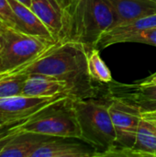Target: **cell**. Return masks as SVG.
<instances>
[{
    "label": "cell",
    "mask_w": 156,
    "mask_h": 157,
    "mask_svg": "<svg viewBox=\"0 0 156 157\" xmlns=\"http://www.w3.org/2000/svg\"><path fill=\"white\" fill-rule=\"evenodd\" d=\"M127 156L156 157V112H143L136 141Z\"/></svg>",
    "instance_id": "cell-11"
},
{
    "label": "cell",
    "mask_w": 156,
    "mask_h": 157,
    "mask_svg": "<svg viewBox=\"0 0 156 157\" xmlns=\"http://www.w3.org/2000/svg\"><path fill=\"white\" fill-rule=\"evenodd\" d=\"M51 136L23 132L16 136L0 152V157H31L32 154Z\"/></svg>",
    "instance_id": "cell-16"
},
{
    "label": "cell",
    "mask_w": 156,
    "mask_h": 157,
    "mask_svg": "<svg viewBox=\"0 0 156 157\" xmlns=\"http://www.w3.org/2000/svg\"><path fill=\"white\" fill-rule=\"evenodd\" d=\"M65 97L68 96L41 98L20 95L0 98V124L34 118L41 110Z\"/></svg>",
    "instance_id": "cell-7"
},
{
    "label": "cell",
    "mask_w": 156,
    "mask_h": 157,
    "mask_svg": "<svg viewBox=\"0 0 156 157\" xmlns=\"http://www.w3.org/2000/svg\"><path fill=\"white\" fill-rule=\"evenodd\" d=\"M152 1H153V2H154V3L156 4V0H152Z\"/></svg>",
    "instance_id": "cell-24"
},
{
    "label": "cell",
    "mask_w": 156,
    "mask_h": 157,
    "mask_svg": "<svg viewBox=\"0 0 156 157\" xmlns=\"http://www.w3.org/2000/svg\"><path fill=\"white\" fill-rule=\"evenodd\" d=\"M123 42H138L156 47V27L135 32L128 36Z\"/></svg>",
    "instance_id": "cell-19"
},
{
    "label": "cell",
    "mask_w": 156,
    "mask_h": 157,
    "mask_svg": "<svg viewBox=\"0 0 156 157\" xmlns=\"http://www.w3.org/2000/svg\"><path fill=\"white\" fill-rule=\"evenodd\" d=\"M17 1H19L20 3L24 4L25 6H27L29 7H30V6H31V0H17Z\"/></svg>",
    "instance_id": "cell-22"
},
{
    "label": "cell",
    "mask_w": 156,
    "mask_h": 157,
    "mask_svg": "<svg viewBox=\"0 0 156 157\" xmlns=\"http://www.w3.org/2000/svg\"><path fill=\"white\" fill-rule=\"evenodd\" d=\"M22 96L50 98L60 95L68 96V87L64 81L45 75H29L25 82Z\"/></svg>",
    "instance_id": "cell-14"
},
{
    "label": "cell",
    "mask_w": 156,
    "mask_h": 157,
    "mask_svg": "<svg viewBox=\"0 0 156 157\" xmlns=\"http://www.w3.org/2000/svg\"><path fill=\"white\" fill-rule=\"evenodd\" d=\"M96 156H98V152L82 139L52 137L41 144L31 157Z\"/></svg>",
    "instance_id": "cell-9"
},
{
    "label": "cell",
    "mask_w": 156,
    "mask_h": 157,
    "mask_svg": "<svg viewBox=\"0 0 156 157\" xmlns=\"http://www.w3.org/2000/svg\"><path fill=\"white\" fill-rule=\"evenodd\" d=\"M154 27H156V14L117 24L101 35L96 48L100 51L110 45L121 43L128 36Z\"/></svg>",
    "instance_id": "cell-10"
},
{
    "label": "cell",
    "mask_w": 156,
    "mask_h": 157,
    "mask_svg": "<svg viewBox=\"0 0 156 157\" xmlns=\"http://www.w3.org/2000/svg\"><path fill=\"white\" fill-rule=\"evenodd\" d=\"M63 27L59 40L96 48L101 35L117 24V17L106 0H69L63 5Z\"/></svg>",
    "instance_id": "cell-2"
},
{
    "label": "cell",
    "mask_w": 156,
    "mask_h": 157,
    "mask_svg": "<svg viewBox=\"0 0 156 157\" xmlns=\"http://www.w3.org/2000/svg\"><path fill=\"white\" fill-rule=\"evenodd\" d=\"M108 112L116 132L115 147L108 156H127L137 136L142 111L120 99L110 98Z\"/></svg>",
    "instance_id": "cell-6"
},
{
    "label": "cell",
    "mask_w": 156,
    "mask_h": 157,
    "mask_svg": "<svg viewBox=\"0 0 156 157\" xmlns=\"http://www.w3.org/2000/svg\"><path fill=\"white\" fill-rule=\"evenodd\" d=\"M21 132L51 137L81 139V131L73 105V99L65 97L44 109L25 124Z\"/></svg>",
    "instance_id": "cell-5"
},
{
    "label": "cell",
    "mask_w": 156,
    "mask_h": 157,
    "mask_svg": "<svg viewBox=\"0 0 156 157\" xmlns=\"http://www.w3.org/2000/svg\"><path fill=\"white\" fill-rule=\"evenodd\" d=\"M29 75H0V98L20 96Z\"/></svg>",
    "instance_id": "cell-18"
},
{
    "label": "cell",
    "mask_w": 156,
    "mask_h": 157,
    "mask_svg": "<svg viewBox=\"0 0 156 157\" xmlns=\"http://www.w3.org/2000/svg\"><path fill=\"white\" fill-rule=\"evenodd\" d=\"M58 40L32 36L2 24L0 35V73L30 62Z\"/></svg>",
    "instance_id": "cell-4"
},
{
    "label": "cell",
    "mask_w": 156,
    "mask_h": 157,
    "mask_svg": "<svg viewBox=\"0 0 156 157\" xmlns=\"http://www.w3.org/2000/svg\"><path fill=\"white\" fill-rule=\"evenodd\" d=\"M106 2L116 15L117 24L156 14V4L152 0H106Z\"/></svg>",
    "instance_id": "cell-15"
},
{
    "label": "cell",
    "mask_w": 156,
    "mask_h": 157,
    "mask_svg": "<svg viewBox=\"0 0 156 157\" xmlns=\"http://www.w3.org/2000/svg\"><path fill=\"white\" fill-rule=\"evenodd\" d=\"M87 69L94 81L108 84L113 81L111 73L102 60L99 50L97 48H93L87 52Z\"/></svg>",
    "instance_id": "cell-17"
},
{
    "label": "cell",
    "mask_w": 156,
    "mask_h": 157,
    "mask_svg": "<svg viewBox=\"0 0 156 157\" xmlns=\"http://www.w3.org/2000/svg\"><path fill=\"white\" fill-rule=\"evenodd\" d=\"M2 24H3V23L0 22V35H1V27H2Z\"/></svg>",
    "instance_id": "cell-23"
},
{
    "label": "cell",
    "mask_w": 156,
    "mask_h": 157,
    "mask_svg": "<svg viewBox=\"0 0 156 157\" xmlns=\"http://www.w3.org/2000/svg\"><path fill=\"white\" fill-rule=\"evenodd\" d=\"M108 102L97 99L96 97L73 99L81 139L92 145L98 152V156H108L116 143Z\"/></svg>",
    "instance_id": "cell-3"
},
{
    "label": "cell",
    "mask_w": 156,
    "mask_h": 157,
    "mask_svg": "<svg viewBox=\"0 0 156 157\" xmlns=\"http://www.w3.org/2000/svg\"><path fill=\"white\" fill-rule=\"evenodd\" d=\"M87 52L82 43L59 40L36 59L10 71L0 73V75L54 76L66 83L69 98H95L97 88L88 73Z\"/></svg>",
    "instance_id": "cell-1"
},
{
    "label": "cell",
    "mask_w": 156,
    "mask_h": 157,
    "mask_svg": "<svg viewBox=\"0 0 156 157\" xmlns=\"http://www.w3.org/2000/svg\"><path fill=\"white\" fill-rule=\"evenodd\" d=\"M0 22L15 29V17L8 0H0Z\"/></svg>",
    "instance_id": "cell-20"
},
{
    "label": "cell",
    "mask_w": 156,
    "mask_h": 157,
    "mask_svg": "<svg viewBox=\"0 0 156 157\" xmlns=\"http://www.w3.org/2000/svg\"><path fill=\"white\" fill-rule=\"evenodd\" d=\"M143 82H144V83H149V84H156V73L154 75H151L150 77H148V78L143 80Z\"/></svg>",
    "instance_id": "cell-21"
},
{
    "label": "cell",
    "mask_w": 156,
    "mask_h": 157,
    "mask_svg": "<svg viewBox=\"0 0 156 157\" xmlns=\"http://www.w3.org/2000/svg\"><path fill=\"white\" fill-rule=\"evenodd\" d=\"M109 98L120 99L143 112H156V84L140 81L134 84L108 83Z\"/></svg>",
    "instance_id": "cell-8"
},
{
    "label": "cell",
    "mask_w": 156,
    "mask_h": 157,
    "mask_svg": "<svg viewBox=\"0 0 156 157\" xmlns=\"http://www.w3.org/2000/svg\"><path fill=\"white\" fill-rule=\"evenodd\" d=\"M15 17V29L23 33L57 40L32 9L17 0H8Z\"/></svg>",
    "instance_id": "cell-12"
},
{
    "label": "cell",
    "mask_w": 156,
    "mask_h": 157,
    "mask_svg": "<svg viewBox=\"0 0 156 157\" xmlns=\"http://www.w3.org/2000/svg\"><path fill=\"white\" fill-rule=\"evenodd\" d=\"M30 8L59 40L63 27V4L60 0H31Z\"/></svg>",
    "instance_id": "cell-13"
}]
</instances>
